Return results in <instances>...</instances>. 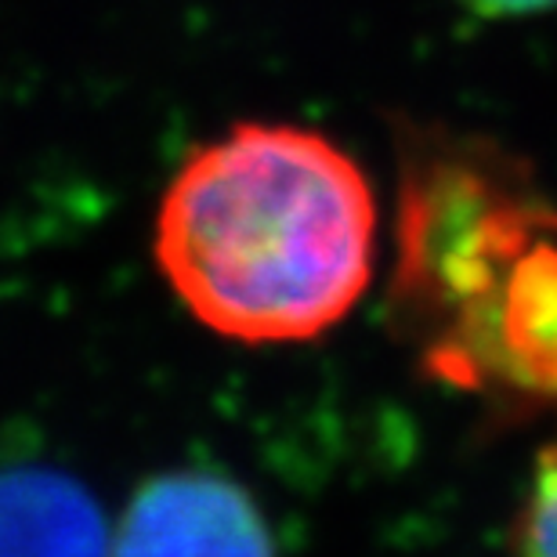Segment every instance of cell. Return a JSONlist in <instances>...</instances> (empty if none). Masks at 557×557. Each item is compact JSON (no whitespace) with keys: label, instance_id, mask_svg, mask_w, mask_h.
Instances as JSON below:
<instances>
[{"label":"cell","instance_id":"6da1fadb","mask_svg":"<svg viewBox=\"0 0 557 557\" xmlns=\"http://www.w3.org/2000/svg\"><path fill=\"white\" fill-rule=\"evenodd\" d=\"M152 250L188 315L218 337L311 341L370 286L376 199L319 131L239 124L177 166Z\"/></svg>","mask_w":557,"mask_h":557},{"label":"cell","instance_id":"7a4b0ae2","mask_svg":"<svg viewBox=\"0 0 557 557\" xmlns=\"http://www.w3.org/2000/svg\"><path fill=\"white\" fill-rule=\"evenodd\" d=\"M463 384H504L557 398V214L499 264L482 297L431 348Z\"/></svg>","mask_w":557,"mask_h":557},{"label":"cell","instance_id":"277c9868","mask_svg":"<svg viewBox=\"0 0 557 557\" xmlns=\"http://www.w3.org/2000/svg\"><path fill=\"white\" fill-rule=\"evenodd\" d=\"M102 510L59 471L0 474V557H109Z\"/></svg>","mask_w":557,"mask_h":557},{"label":"cell","instance_id":"5b68a950","mask_svg":"<svg viewBox=\"0 0 557 557\" xmlns=\"http://www.w3.org/2000/svg\"><path fill=\"white\" fill-rule=\"evenodd\" d=\"M515 557H557V442H550L532 467L515 532Z\"/></svg>","mask_w":557,"mask_h":557},{"label":"cell","instance_id":"3957f363","mask_svg":"<svg viewBox=\"0 0 557 557\" xmlns=\"http://www.w3.org/2000/svg\"><path fill=\"white\" fill-rule=\"evenodd\" d=\"M109 557H275L247 488L210 471H171L141 485Z\"/></svg>","mask_w":557,"mask_h":557},{"label":"cell","instance_id":"8992f818","mask_svg":"<svg viewBox=\"0 0 557 557\" xmlns=\"http://www.w3.org/2000/svg\"><path fill=\"white\" fill-rule=\"evenodd\" d=\"M463 8L478 11L485 18H515V15H536V11L554 8L557 0H460Z\"/></svg>","mask_w":557,"mask_h":557}]
</instances>
